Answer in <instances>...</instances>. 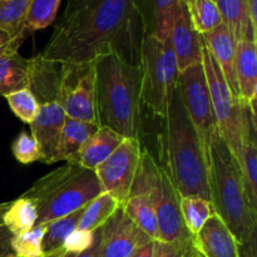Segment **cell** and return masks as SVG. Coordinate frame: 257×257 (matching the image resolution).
<instances>
[{
  "label": "cell",
  "mask_w": 257,
  "mask_h": 257,
  "mask_svg": "<svg viewBox=\"0 0 257 257\" xmlns=\"http://www.w3.org/2000/svg\"><path fill=\"white\" fill-rule=\"evenodd\" d=\"M146 35L136 0H68L39 55L62 67L92 64L105 54L140 64Z\"/></svg>",
  "instance_id": "obj_1"
},
{
  "label": "cell",
  "mask_w": 257,
  "mask_h": 257,
  "mask_svg": "<svg viewBox=\"0 0 257 257\" xmlns=\"http://www.w3.org/2000/svg\"><path fill=\"white\" fill-rule=\"evenodd\" d=\"M142 74L117 54L94 62V113L98 127H107L123 138L140 140Z\"/></svg>",
  "instance_id": "obj_2"
},
{
  "label": "cell",
  "mask_w": 257,
  "mask_h": 257,
  "mask_svg": "<svg viewBox=\"0 0 257 257\" xmlns=\"http://www.w3.org/2000/svg\"><path fill=\"white\" fill-rule=\"evenodd\" d=\"M161 150L167 170L181 197L198 196L210 200L207 155L186 113L178 88L163 118Z\"/></svg>",
  "instance_id": "obj_3"
},
{
  "label": "cell",
  "mask_w": 257,
  "mask_h": 257,
  "mask_svg": "<svg viewBox=\"0 0 257 257\" xmlns=\"http://www.w3.org/2000/svg\"><path fill=\"white\" fill-rule=\"evenodd\" d=\"M210 200L238 245L256 236L257 208L248 197L240 167L228 146L216 133L207 150Z\"/></svg>",
  "instance_id": "obj_4"
},
{
  "label": "cell",
  "mask_w": 257,
  "mask_h": 257,
  "mask_svg": "<svg viewBox=\"0 0 257 257\" xmlns=\"http://www.w3.org/2000/svg\"><path fill=\"white\" fill-rule=\"evenodd\" d=\"M100 192L94 171L67 163L35 181L23 196L37 206V225H48L84 208Z\"/></svg>",
  "instance_id": "obj_5"
},
{
  "label": "cell",
  "mask_w": 257,
  "mask_h": 257,
  "mask_svg": "<svg viewBox=\"0 0 257 257\" xmlns=\"http://www.w3.org/2000/svg\"><path fill=\"white\" fill-rule=\"evenodd\" d=\"M140 67L142 74V104L155 117L163 119L180 78L170 37L166 40H160L153 35H146L141 48Z\"/></svg>",
  "instance_id": "obj_6"
},
{
  "label": "cell",
  "mask_w": 257,
  "mask_h": 257,
  "mask_svg": "<svg viewBox=\"0 0 257 257\" xmlns=\"http://www.w3.org/2000/svg\"><path fill=\"white\" fill-rule=\"evenodd\" d=\"M202 65L210 90L217 131L233 156H236L241 147L245 102L232 92L221 73L220 67L205 45L202 47Z\"/></svg>",
  "instance_id": "obj_7"
},
{
  "label": "cell",
  "mask_w": 257,
  "mask_h": 257,
  "mask_svg": "<svg viewBox=\"0 0 257 257\" xmlns=\"http://www.w3.org/2000/svg\"><path fill=\"white\" fill-rule=\"evenodd\" d=\"M177 88L186 113L207 155L211 140L218 131L202 62L180 73Z\"/></svg>",
  "instance_id": "obj_8"
},
{
  "label": "cell",
  "mask_w": 257,
  "mask_h": 257,
  "mask_svg": "<svg viewBox=\"0 0 257 257\" xmlns=\"http://www.w3.org/2000/svg\"><path fill=\"white\" fill-rule=\"evenodd\" d=\"M140 140L124 138L114 152L94 170L102 192H107L122 206L130 195L138 165H140Z\"/></svg>",
  "instance_id": "obj_9"
},
{
  "label": "cell",
  "mask_w": 257,
  "mask_h": 257,
  "mask_svg": "<svg viewBox=\"0 0 257 257\" xmlns=\"http://www.w3.org/2000/svg\"><path fill=\"white\" fill-rule=\"evenodd\" d=\"M60 69L59 100L67 117L95 123L94 63L80 67L60 65Z\"/></svg>",
  "instance_id": "obj_10"
},
{
  "label": "cell",
  "mask_w": 257,
  "mask_h": 257,
  "mask_svg": "<svg viewBox=\"0 0 257 257\" xmlns=\"http://www.w3.org/2000/svg\"><path fill=\"white\" fill-rule=\"evenodd\" d=\"M151 240L119 206L102 227L100 257H131Z\"/></svg>",
  "instance_id": "obj_11"
},
{
  "label": "cell",
  "mask_w": 257,
  "mask_h": 257,
  "mask_svg": "<svg viewBox=\"0 0 257 257\" xmlns=\"http://www.w3.org/2000/svg\"><path fill=\"white\" fill-rule=\"evenodd\" d=\"M38 102L39 113L30 123V131L39 145L40 162L53 165V156L67 114L58 97L39 98Z\"/></svg>",
  "instance_id": "obj_12"
},
{
  "label": "cell",
  "mask_w": 257,
  "mask_h": 257,
  "mask_svg": "<svg viewBox=\"0 0 257 257\" xmlns=\"http://www.w3.org/2000/svg\"><path fill=\"white\" fill-rule=\"evenodd\" d=\"M180 201V193L170 173L162 166L161 191L156 203V212L158 218V241L161 242H173L190 235L183 225Z\"/></svg>",
  "instance_id": "obj_13"
},
{
  "label": "cell",
  "mask_w": 257,
  "mask_h": 257,
  "mask_svg": "<svg viewBox=\"0 0 257 257\" xmlns=\"http://www.w3.org/2000/svg\"><path fill=\"white\" fill-rule=\"evenodd\" d=\"M170 40L180 73L202 62V38L193 27L188 8L183 0L170 33Z\"/></svg>",
  "instance_id": "obj_14"
},
{
  "label": "cell",
  "mask_w": 257,
  "mask_h": 257,
  "mask_svg": "<svg viewBox=\"0 0 257 257\" xmlns=\"http://www.w3.org/2000/svg\"><path fill=\"white\" fill-rule=\"evenodd\" d=\"M248 197L257 208V124L256 108L245 103L241 147L235 156Z\"/></svg>",
  "instance_id": "obj_15"
},
{
  "label": "cell",
  "mask_w": 257,
  "mask_h": 257,
  "mask_svg": "<svg viewBox=\"0 0 257 257\" xmlns=\"http://www.w3.org/2000/svg\"><path fill=\"white\" fill-rule=\"evenodd\" d=\"M193 241L201 257H241L237 240L216 212L193 236Z\"/></svg>",
  "instance_id": "obj_16"
},
{
  "label": "cell",
  "mask_w": 257,
  "mask_h": 257,
  "mask_svg": "<svg viewBox=\"0 0 257 257\" xmlns=\"http://www.w3.org/2000/svg\"><path fill=\"white\" fill-rule=\"evenodd\" d=\"M201 38H202L203 45L206 47V49L210 52V54L212 55L213 59L216 60V63L220 67L221 73L225 77L227 84L230 85L232 92L238 97L235 72L237 42H236L232 33L222 23L211 32L201 35Z\"/></svg>",
  "instance_id": "obj_17"
},
{
  "label": "cell",
  "mask_w": 257,
  "mask_h": 257,
  "mask_svg": "<svg viewBox=\"0 0 257 257\" xmlns=\"http://www.w3.org/2000/svg\"><path fill=\"white\" fill-rule=\"evenodd\" d=\"M98 128L99 127L95 123L83 122L69 117L65 118L53 156V165L62 161L78 165V158L83 146L97 132Z\"/></svg>",
  "instance_id": "obj_18"
},
{
  "label": "cell",
  "mask_w": 257,
  "mask_h": 257,
  "mask_svg": "<svg viewBox=\"0 0 257 257\" xmlns=\"http://www.w3.org/2000/svg\"><path fill=\"white\" fill-rule=\"evenodd\" d=\"M236 82L238 98L256 108L257 49L256 42L240 40L236 47Z\"/></svg>",
  "instance_id": "obj_19"
},
{
  "label": "cell",
  "mask_w": 257,
  "mask_h": 257,
  "mask_svg": "<svg viewBox=\"0 0 257 257\" xmlns=\"http://www.w3.org/2000/svg\"><path fill=\"white\" fill-rule=\"evenodd\" d=\"M143 20L146 32L160 40L170 37L175 20L180 12L182 0H136Z\"/></svg>",
  "instance_id": "obj_20"
},
{
  "label": "cell",
  "mask_w": 257,
  "mask_h": 257,
  "mask_svg": "<svg viewBox=\"0 0 257 257\" xmlns=\"http://www.w3.org/2000/svg\"><path fill=\"white\" fill-rule=\"evenodd\" d=\"M123 140L124 138L114 131L107 127H99L83 146L78 158V165L94 171L114 152Z\"/></svg>",
  "instance_id": "obj_21"
},
{
  "label": "cell",
  "mask_w": 257,
  "mask_h": 257,
  "mask_svg": "<svg viewBox=\"0 0 257 257\" xmlns=\"http://www.w3.org/2000/svg\"><path fill=\"white\" fill-rule=\"evenodd\" d=\"M30 70V59L22 57L18 52L0 55V97L29 88Z\"/></svg>",
  "instance_id": "obj_22"
},
{
  "label": "cell",
  "mask_w": 257,
  "mask_h": 257,
  "mask_svg": "<svg viewBox=\"0 0 257 257\" xmlns=\"http://www.w3.org/2000/svg\"><path fill=\"white\" fill-rule=\"evenodd\" d=\"M222 23L230 29L236 42H256L257 29L251 23L247 12V0H218Z\"/></svg>",
  "instance_id": "obj_23"
},
{
  "label": "cell",
  "mask_w": 257,
  "mask_h": 257,
  "mask_svg": "<svg viewBox=\"0 0 257 257\" xmlns=\"http://www.w3.org/2000/svg\"><path fill=\"white\" fill-rule=\"evenodd\" d=\"M60 3L62 0H32L22 29L14 38L19 47L33 33L44 29L54 23Z\"/></svg>",
  "instance_id": "obj_24"
},
{
  "label": "cell",
  "mask_w": 257,
  "mask_h": 257,
  "mask_svg": "<svg viewBox=\"0 0 257 257\" xmlns=\"http://www.w3.org/2000/svg\"><path fill=\"white\" fill-rule=\"evenodd\" d=\"M120 207L148 237L158 241V218L156 206L147 196L130 195Z\"/></svg>",
  "instance_id": "obj_25"
},
{
  "label": "cell",
  "mask_w": 257,
  "mask_h": 257,
  "mask_svg": "<svg viewBox=\"0 0 257 257\" xmlns=\"http://www.w3.org/2000/svg\"><path fill=\"white\" fill-rule=\"evenodd\" d=\"M37 206L30 198L24 196H20L18 200L13 201L3 216L4 227L12 236L30 230L37 225Z\"/></svg>",
  "instance_id": "obj_26"
},
{
  "label": "cell",
  "mask_w": 257,
  "mask_h": 257,
  "mask_svg": "<svg viewBox=\"0 0 257 257\" xmlns=\"http://www.w3.org/2000/svg\"><path fill=\"white\" fill-rule=\"evenodd\" d=\"M119 207L117 201L107 192H100L84 207L78 223V230L95 231L103 227Z\"/></svg>",
  "instance_id": "obj_27"
},
{
  "label": "cell",
  "mask_w": 257,
  "mask_h": 257,
  "mask_svg": "<svg viewBox=\"0 0 257 257\" xmlns=\"http://www.w3.org/2000/svg\"><path fill=\"white\" fill-rule=\"evenodd\" d=\"M180 207L183 225L187 232L192 236H196L200 232L208 217L215 212L211 201L198 197V196L181 197Z\"/></svg>",
  "instance_id": "obj_28"
},
{
  "label": "cell",
  "mask_w": 257,
  "mask_h": 257,
  "mask_svg": "<svg viewBox=\"0 0 257 257\" xmlns=\"http://www.w3.org/2000/svg\"><path fill=\"white\" fill-rule=\"evenodd\" d=\"M84 208L75 211L70 215L64 216L62 218L49 222L47 225L44 237H43V252L50 253L59 250L64 243L65 238L70 235L74 230H77L78 223L83 215Z\"/></svg>",
  "instance_id": "obj_29"
},
{
  "label": "cell",
  "mask_w": 257,
  "mask_h": 257,
  "mask_svg": "<svg viewBox=\"0 0 257 257\" xmlns=\"http://www.w3.org/2000/svg\"><path fill=\"white\" fill-rule=\"evenodd\" d=\"M47 225H35L25 232L10 237V248L17 257H42L43 237Z\"/></svg>",
  "instance_id": "obj_30"
},
{
  "label": "cell",
  "mask_w": 257,
  "mask_h": 257,
  "mask_svg": "<svg viewBox=\"0 0 257 257\" xmlns=\"http://www.w3.org/2000/svg\"><path fill=\"white\" fill-rule=\"evenodd\" d=\"M188 12L193 27L201 35L211 32L222 24V17L217 3L212 0H195L193 4L188 8Z\"/></svg>",
  "instance_id": "obj_31"
},
{
  "label": "cell",
  "mask_w": 257,
  "mask_h": 257,
  "mask_svg": "<svg viewBox=\"0 0 257 257\" xmlns=\"http://www.w3.org/2000/svg\"><path fill=\"white\" fill-rule=\"evenodd\" d=\"M32 0H0V29L15 38L20 32Z\"/></svg>",
  "instance_id": "obj_32"
},
{
  "label": "cell",
  "mask_w": 257,
  "mask_h": 257,
  "mask_svg": "<svg viewBox=\"0 0 257 257\" xmlns=\"http://www.w3.org/2000/svg\"><path fill=\"white\" fill-rule=\"evenodd\" d=\"M5 99L9 103L13 113L22 122L28 123V124H30L39 113V102L30 88H23L17 92L10 93L5 97Z\"/></svg>",
  "instance_id": "obj_33"
},
{
  "label": "cell",
  "mask_w": 257,
  "mask_h": 257,
  "mask_svg": "<svg viewBox=\"0 0 257 257\" xmlns=\"http://www.w3.org/2000/svg\"><path fill=\"white\" fill-rule=\"evenodd\" d=\"M12 152L15 160L23 165L37 162L42 158V153H40V148L37 140L33 137L32 133H28L27 131H22L17 136L12 145Z\"/></svg>",
  "instance_id": "obj_34"
},
{
  "label": "cell",
  "mask_w": 257,
  "mask_h": 257,
  "mask_svg": "<svg viewBox=\"0 0 257 257\" xmlns=\"http://www.w3.org/2000/svg\"><path fill=\"white\" fill-rule=\"evenodd\" d=\"M153 257H201L195 246L193 236L188 235L173 242L156 241Z\"/></svg>",
  "instance_id": "obj_35"
},
{
  "label": "cell",
  "mask_w": 257,
  "mask_h": 257,
  "mask_svg": "<svg viewBox=\"0 0 257 257\" xmlns=\"http://www.w3.org/2000/svg\"><path fill=\"white\" fill-rule=\"evenodd\" d=\"M94 241V231L74 230L67 238L60 248L64 252L80 253L88 250Z\"/></svg>",
  "instance_id": "obj_36"
},
{
  "label": "cell",
  "mask_w": 257,
  "mask_h": 257,
  "mask_svg": "<svg viewBox=\"0 0 257 257\" xmlns=\"http://www.w3.org/2000/svg\"><path fill=\"white\" fill-rule=\"evenodd\" d=\"M100 251H102V227L94 231V241L88 250L80 253L64 252L62 257H100Z\"/></svg>",
  "instance_id": "obj_37"
},
{
  "label": "cell",
  "mask_w": 257,
  "mask_h": 257,
  "mask_svg": "<svg viewBox=\"0 0 257 257\" xmlns=\"http://www.w3.org/2000/svg\"><path fill=\"white\" fill-rule=\"evenodd\" d=\"M19 49L14 38L8 34L5 30L0 29V55L8 54V53H15Z\"/></svg>",
  "instance_id": "obj_38"
},
{
  "label": "cell",
  "mask_w": 257,
  "mask_h": 257,
  "mask_svg": "<svg viewBox=\"0 0 257 257\" xmlns=\"http://www.w3.org/2000/svg\"><path fill=\"white\" fill-rule=\"evenodd\" d=\"M10 235L5 227L0 228V257H17L10 248Z\"/></svg>",
  "instance_id": "obj_39"
},
{
  "label": "cell",
  "mask_w": 257,
  "mask_h": 257,
  "mask_svg": "<svg viewBox=\"0 0 257 257\" xmlns=\"http://www.w3.org/2000/svg\"><path fill=\"white\" fill-rule=\"evenodd\" d=\"M155 245L156 241L151 240L143 246L138 247L135 252L131 255V257H153V252H155Z\"/></svg>",
  "instance_id": "obj_40"
},
{
  "label": "cell",
  "mask_w": 257,
  "mask_h": 257,
  "mask_svg": "<svg viewBox=\"0 0 257 257\" xmlns=\"http://www.w3.org/2000/svg\"><path fill=\"white\" fill-rule=\"evenodd\" d=\"M247 12L251 23L257 29V0H247Z\"/></svg>",
  "instance_id": "obj_41"
},
{
  "label": "cell",
  "mask_w": 257,
  "mask_h": 257,
  "mask_svg": "<svg viewBox=\"0 0 257 257\" xmlns=\"http://www.w3.org/2000/svg\"><path fill=\"white\" fill-rule=\"evenodd\" d=\"M10 203H12V202H3V203H0V228L4 227V223H3V216H4L5 211H7L8 208H9Z\"/></svg>",
  "instance_id": "obj_42"
},
{
  "label": "cell",
  "mask_w": 257,
  "mask_h": 257,
  "mask_svg": "<svg viewBox=\"0 0 257 257\" xmlns=\"http://www.w3.org/2000/svg\"><path fill=\"white\" fill-rule=\"evenodd\" d=\"M63 253H64V251H63L62 248H59V250L54 251V252L45 253V255H44V256H42V257H62Z\"/></svg>",
  "instance_id": "obj_43"
},
{
  "label": "cell",
  "mask_w": 257,
  "mask_h": 257,
  "mask_svg": "<svg viewBox=\"0 0 257 257\" xmlns=\"http://www.w3.org/2000/svg\"><path fill=\"white\" fill-rule=\"evenodd\" d=\"M183 2L186 3V5H187V8H190L191 5L193 4V2H195V0H183Z\"/></svg>",
  "instance_id": "obj_44"
},
{
  "label": "cell",
  "mask_w": 257,
  "mask_h": 257,
  "mask_svg": "<svg viewBox=\"0 0 257 257\" xmlns=\"http://www.w3.org/2000/svg\"><path fill=\"white\" fill-rule=\"evenodd\" d=\"M212 2H215V3H217V2H218V0H212Z\"/></svg>",
  "instance_id": "obj_45"
}]
</instances>
